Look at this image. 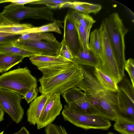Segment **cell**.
<instances>
[{"instance_id": "obj_25", "label": "cell", "mask_w": 134, "mask_h": 134, "mask_svg": "<svg viewBox=\"0 0 134 134\" xmlns=\"http://www.w3.org/2000/svg\"><path fill=\"white\" fill-rule=\"evenodd\" d=\"M89 50L100 59L101 54L102 43L98 29H96L90 34Z\"/></svg>"}, {"instance_id": "obj_31", "label": "cell", "mask_w": 134, "mask_h": 134, "mask_svg": "<svg viewBox=\"0 0 134 134\" xmlns=\"http://www.w3.org/2000/svg\"><path fill=\"white\" fill-rule=\"evenodd\" d=\"M61 43V46L58 55H60L72 62L74 56L70 49L63 40H62Z\"/></svg>"}, {"instance_id": "obj_8", "label": "cell", "mask_w": 134, "mask_h": 134, "mask_svg": "<svg viewBox=\"0 0 134 134\" xmlns=\"http://www.w3.org/2000/svg\"><path fill=\"white\" fill-rule=\"evenodd\" d=\"M22 98L17 93L0 88V107L17 124L22 119L24 113L20 104Z\"/></svg>"}, {"instance_id": "obj_21", "label": "cell", "mask_w": 134, "mask_h": 134, "mask_svg": "<svg viewBox=\"0 0 134 134\" xmlns=\"http://www.w3.org/2000/svg\"><path fill=\"white\" fill-rule=\"evenodd\" d=\"M67 14L70 18L76 29L82 50L84 51H88L90 32L87 31L82 26L69 12L68 11Z\"/></svg>"}, {"instance_id": "obj_20", "label": "cell", "mask_w": 134, "mask_h": 134, "mask_svg": "<svg viewBox=\"0 0 134 134\" xmlns=\"http://www.w3.org/2000/svg\"><path fill=\"white\" fill-rule=\"evenodd\" d=\"M114 129L121 134H134V120L120 114L115 121Z\"/></svg>"}, {"instance_id": "obj_13", "label": "cell", "mask_w": 134, "mask_h": 134, "mask_svg": "<svg viewBox=\"0 0 134 134\" xmlns=\"http://www.w3.org/2000/svg\"><path fill=\"white\" fill-rule=\"evenodd\" d=\"M29 59L32 63L36 66L38 69L56 64L72 62L60 55L53 56L37 55L30 57Z\"/></svg>"}, {"instance_id": "obj_36", "label": "cell", "mask_w": 134, "mask_h": 134, "mask_svg": "<svg viewBox=\"0 0 134 134\" xmlns=\"http://www.w3.org/2000/svg\"><path fill=\"white\" fill-rule=\"evenodd\" d=\"M13 134H30L29 131L24 126L21 127L20 130L16 133Z\"/></svg>"}, {"instance_id": "obj_17", "label": "cell", "mask_w": 134, "mask_h": 134, "mask_svg": "<svg viewBox=\"0 0 134 134\" xmlns=\"http://www.w3.org/2000/svg\"><path fill=\"white\" fill-rule=\"evenodd\" d=\"M15 40L4 41L0 43V53L19 55L24 58L31 57L36 55H39L36 53L15 46L13 43Z\"/></svg>"}, {"instance_id": "obj_33", "label": "cell", "mask_w": 134, "mask_h": 134, "mask_svg": "<svg viewBox=\"0 0 134 134\" xmlns=\"http://www.w3.org/2000/svg\"><path fill=\"white\" fill-rule=\"evenodd\" d=\"M38 92L36 89L32 88L30 89L23 97L29 104L31 102L37 97Z\"/></svg>"}, {"instance_id": "obj_22", "label": "cell", "mask_w": 134, "mask_h": 134, "mask_svg": "<svg viewBox=\"0 0 134 134\" xmlns=\"http://www.w3.org/2000/svg\"><path fill=\"white\" fill-rule=\"evenodd\" d=\"M24 57L22 56L0 53V72L8 71L22 62Z\"/></svg>"}, {"instance_id": "obj_32", "label": "cell", "mask_w": 134, "mask_h": 134, "mask_svg": "<svg viewBox=\"0 0 134 134\" xmlns=\"http://www.w3.org/2000/svg\"><path fill=\"white\" fill-rule=\"evenodd\" d=\"M124 69L128 73L131 82L134 87V60L133 59L129 58L126 60Z\"/></svg>"}, {"instance_id": "obj_14", "label": "cell", "mask_w": 134, "mask_h": 134, "mask_svg": "<svg viewBox=\"0 0 134 134\" xmlns=\"http://www.w3.org/2000/svg\"><path fill=\"white\" fill-rule=\"evenodd\" d=\"M68 8L86 14L90 13L96 14L101 9L102 6L85 2L72 0L60 5L58 8Z\"/></svg>"}, {"instance_id": "obj_7", "label": "cell", "mask_w": 134, "mask_h": 134, "mask_svg": "<svg viewBox=\"0 0 134 134\" xmlns=\"http://www.w3.org/2000/svg\"><path fill=\"white\" fill-rule=\"evenodd\" d=\"M62 94L71 110L82 113L99 114L85 93L77 87L69 89Z\"/></svg>"}, {"instance_id": "obj_24", "label": "cell", "mask_w": 134, "mask_h": 134, "mask_svg": "<svg viewBox=\"0 0 134 134\" xmlns=\"http://www.w3.org/2000/svg\"><path fill=\"white\" fill-rule=\"evenodd\" d=\"M62 22L54 20L52 23L42 25L38 27H34L27 30L26 34L42 32H53L61 34L60 27H63Z\"/></svg>"}, {"instance_id": "obj_38", "label": "cell", "mask_w": 134, "mask_h": 134, "mask_svg": "<svg viewBox=\"0 0 134 134\" xmlns=\"http://www.w3.org/2000/svg\"><path fill=\"white\" fill-rule=\"evenodd\" d=\"M8 2V0H0V3H3Z\"/></svg>"}, {"instance_id": "obj_39", "label": "cell", "mask_w": 134, "mask_h": 134, "mask_svg": "<svg viewBox=\"0 0 134 134\" xmlns=\"http://www.w3.org/2000/svg\"><path fill=\"white\" fill-rule=\"evenodd\" d=\"M107 134H115L112 132H109Z\"/></svg>"}, {"instance_id": "obj_40", "label": "cell", "mask_w": 134, "mask_h": 134, "mask_svg": "<svg viewBox=\"0 0 134 134\" xmlns=\"http://www.w3.org/2000/svg\"><path fill=\"white\" fill-rule=\"evenodd\" d=\"M4 131H2L0 133V134H4Z\"/></svg>"}, {"instance_id": "obj_15", "label": "cell", "mask_w": 134, "mask_h": 134, "mask_svg": "<svg viewBox=\"0 0 134 134\" xmlns=\"http://www.w3.org/2000/svg\"><path fill=\"white\" fill-rule=\"evenodd\" d=\"M72 62L79 66H87L94 68L101 66V63L99 58L89 50L84 51L81 49L74 57Z\"/></svg>"}, {"instance_id": "obj_30", "label": "cell", "mask_w": 134, "mask_h": 134, "mask_svg": "<svg viewBox=\"0 0 134 134\" xmlns=\"http://www.w3.org/2000/svg\"><path fill=\"white\" fill-rule=\"evenodd\" d=\"M45 134H68L63 126L52 123L45 127Z\"/></svg>"}, {"instance_id": "obj_5", "label": "cell", "mask_w": 134, "mask_h": 134, "mask_svg": "<svg viewBox=\"0 0 134 134\" xmlns=\"http://www.w3.org/2000/svg\"><path fill=\"white\" fill-rule=\"evenodd\" d=\"M65 121L86 130L98 129L106 130L111 126L110 120L99 114H87L75 111L65 105L62 112Z\"/></svg>"}, {"instance_id": "obj_16", "label": "cell", "mask_w": 134, "mask_h": 134, "mask_svg": "<svg viewBox=\"0 0 134 134\" xmlns=\"http://www.w3.org/2000/svg\"><path fill=\"white\" fill-rule=\"evenodd\" d=\"M117 96L119 114L134 120V102L119 90Z\"/></svg>"}, {"instance_id": "obj_1", "label": "cell", "mask_w": 134, "mask_h": 134, "mask_svg": "<svg viewBox=\"0 0 134 134\" xmlns=\"http://www.w3.org/2000/svg\"><path fill=\"white\" fill-rule=\"evenodd\" d=\"M80 66L83 78L77 87L85 93L100 115L110 121H115L119 114L117 92L105 88L96 77L94 70Z\"/></svg>"}, {"instance_id": "obj_27", "label": "cell", "mask_w": 134, "mask_h": 134, "mask_svg": "<svg viewBox=\"0 0 134 134\" xmlns=\"http://www.w3.org/2000/svg\"><path fill=\"white\" fill-rule=\"evenodd\" d=\"M74 63H71L54 65L50 66L40 68L38 69L42 73L43 78L49 77L59 72L67 69L72 66Z\"/></svg>"}, {"instance_id": "obj_19", "label": "cell", "mask_w": 134, "mask_h": 134, "mask_svg": "<svg viewBox=\"0 0 134 134\" xmlns=\"http://www.w3.org/2000/svg\"><path fill=\"white\" fill-rule=\"evenodd\" d=\"M34 27L29 24H0V33L21 36L25 34L27 30Z\"/></svg>"}, {"instance_id": "obj_35", "label": "cell", "mask_w": 134, "mask_h": 134, "mask_svg": "<svg viewBox=\"0 0 134 134\" xmlns=\"http://www.w3.org/2000/svg\"><path fill=\"white\" fill-rule=\"evenodd\" d=\"M37 0H8V2L19 4L24 5L27 4H31Z\"/></svg>"}, {"instance_id": "obj_10", "label": "cell", "mask_w": 134, "mask_h": 134, "mask_svg": "<svg viewBox=\"0 0 134 134\" xmlns=\"http://www.w3.org/2000/svg\"><path fill=\"white\" fill-rule=\"evenodd\" d=\"M15 46L39 55L53 56L58 55L61 43L57 40L54 41H31L13 42Z\"/></svg>"}, {"instance_id": "obj_26", "label": "cell", "mask_w": 134, "mask_h": 134, "mask_svg": "<svg viewBox=\"0 0 134 134\" xmlns=\"http://www.w3.org/2000/svg\"><path fill=\"white\" fill-rule=\"evenodd\" d=\"M68 11L82 26L90 32L93 24L96 22L92 16L71 9Z\"/></svg>"}, {"instance_id": "obj_12", "label": "cell", "mask_w": 134, "mask_h": 134, "mask_svg": "<svg viewBox=\"0 0 134 134\" xmlns=\"http://www.w3.org/2000/svg\"><path fill=\"white\" fill-rule=\"evenodd\" d=\"M51 94H41L30 104L27 111V121L31 125L36 124L39 116Z\"/></svg>"}, {"instance_id": "obj_34", "label": "cell", "mask_w": 134, "mask_h": 134, "mask_svg": "<svg viewBox=\"0 0 134 134\" xmlns=\"http://www.w3.org/2000/svg\"><path fill=\"white\" fill-rule=\"evenodd\" d=\"M20 36L0 33V43L4 41L15 40Z\"/></svg>"}, {"instance_id": "obj_9", "label": "cell", "mask_w": 134, "mask_h": 134, "mask_svg": "<svg viewBox=\"0 0 134 134\" xmlns=\"http://www.w3.org/2000/svg\"><path fill=\"white\" fill-rule=\"evenodd\" d=\"M60 94L51 93L39 117L36 125L38 129L45 127L59 115L62 109Z\"/></svg>"}, {"instance_id": "obj_2", "label": "cell", "mask_w": 134, "mask_h": 134, "mask_svg": "<svg viewBox=\"0 0 134 134\" xmlns=\"http://www.w3.org/2000/svg\"><path fill=\"white\" fill-rule=\"evenodd\" d=\"M83 78L80 66L74 63L71 67L49 77L40 78L38 91L41 94L57 93L60 95L77 87Z\"/></svg>"}, {"instance_id": "obj_29", "label": "cell", "mask_w": 134, "mask_h": 134, "mask_svg": "<svg viewBox=\"0 0 134 134\" xmlns=\"http://www.w3.org/2000/svg\"><path fill=\"white\" fill-rule=\"evenodd\" d=\"M71 0H37L31 4H42L51 9L58 8L59 6L65 3L71 1Z\"/></svg>"}, {"instance_id": "obj_3", "label": "cell", "mask_w": 134, "mask_h": 134, "mask_svg": "<svg viewBox=\"0 0 134 134\" xmlns=\"http://www.w3.org/2000/svg\"><path fill=\"white\" fill-rule=\"evenodd\" d=\"M102 23L106 31L113 49L121 78L125 75V36L128 31L117 13H114L104 19Z\"/></svg>"}, {"instance_id": "obj_4", "label": "cell", "mask_w": 134, "mask_h": 134, "mask_svg": "<svg viewBox=\"0 0 134 134\" xmlns=\"http://www.w3.org/2000/svg\"><path fill=\"white\" fill-rule=\"evenodd\" d=\"M37 83L26 66L19 67L0 76V88L14 92L23 97L30 89H36Z\"/></svg>"}, {"instance_id": "obj_18", "label": "cell", "mask_w": 134, "mask_h": 134, "mask_svg": "<svg viewBox=\"0 0 134 134\" xmlns=\"http://www.w3.org/2000/svg\"><path fill=\"white\" fill-rule=\"evenodd\" d=\"M94 74L99 82L106 90L117 92L119 91L118 84L103 70L101 67L94 68Z\"/></svg>"}, {"instance_id": "obj_11", "label": "cell", "mask_w": 134, "mask_h": 134, "mask_svg": "<svg viewBox=\"0 0 134 134\" xmlns=\"http://www.w3.org/2000/svg\"><path fill=\"white\" fill-rule=\"evenodd\" d=\"M64 23V33L62 40L68 46L74 57L82 49L77 32L73 22L67 14L65 17Z\"/></svg>"}, {"instance_id": "obj_23", "label": "cell", "mask_w": 134, "mask_h": 134, "mask_svg": "<svg viewBox=\"0 0 134 134\" xmlns=\"http://www.w3.org/2000/svg\"><path fill=\"white\" fill-rule=\"evenodd\" d=\"M43 40L48 41H54L57 40L52 34L47 32H42L29 33L21 35L16 39L15 41L22 42Z\"/></svg>"}, {"instance_id": "obj_28", "label": "cell", "mask_w": 134, "mask_h": 134, "mask_svg": "<svg viewBox=\"0 0 134 134\" xmlns=\"http://www.w3.org/2000/svg\"><path fill=\"white\" fill-rule=\"evenodd\" d=\"M118 85L119 90L134 102V87L125 75Z\"/></svg>"}, {"instance_id": "obj_6", "label": "cell", "mask_w": 134, "mask_h": 134, "mask_svg": "<svg viewBox=\"0 0 134 134\" xmlns=\"http://www.w3.org/2000/svg\"><path fill=\"white\" fill-rule=\"evenodd\" d=\"M102 43L101 54L100 59L101 68L118 84L122 79L119 72L114 53L102 23L98 29Z\"/></svg>"}, {"instance_id": "obj_37", "label": "cell", "mask_w": 134, "mask_h": 134, "mask_svg": "<svg viewBox=\"0 0 134 134\" xmlns=\"http://www.w3.org/2000/svg\"><path fill=\"white\" fill-rule=\"evenodd\" d=\"M4 111L0 107V122L4 120Z\"/></svg>"}]
</instances>
